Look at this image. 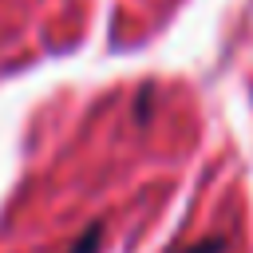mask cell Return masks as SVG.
<instances>
[{
	"label": "cell",
	"mask_w": 253,
	"mask_h": 253,
	"mask_svg": "<svg viewBox=\"0 0 253 253\" xmlns=\"http://www.w3.org/2000/svg\"><path fill=\"white\" fill-rule=\"evenodd\" d=\"M229 249V241L221 237V233H213V237H202V241H194V245H178L174 253H225Z\"/></svg>",
	"instance_id": "6da1fadb"
},
{
	"label": "cell",
	"mask_w": 253,
	"mask_h": 253,
	"mask_svg": "<svg viewBox=\"0 0 253 253\" xmlns=\"http://www.w3.org/2000/svg\"><path fill=\"white\" fill-rule=\"evenodd\" d=\"M99 245H103V221L87 225V229H83V237H79V241L71 245V253H95Z\"/></svg>",
	"instance_id": "7a4b0ae2"
}]
</instances>
